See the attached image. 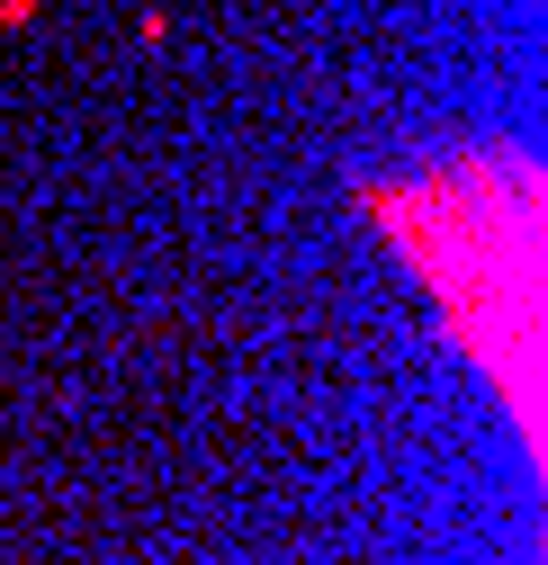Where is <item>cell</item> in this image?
Instances as JSON below:
<instances>
[{"label":"cell","mask_w":548,"mask_h":565,"mask_svg":"<svg viewBox=\"0 0 548 565\" xmlns=\"http://www.w3.org/2000/svg\"><path fill=\"white\" fill-rule=\"evenodd\" d=\"M369 206L539 449V171L521 153H459L369 180Z\"/></svg>","instance_id":"6da1fadb"}]
</instances>
